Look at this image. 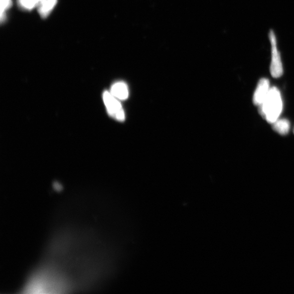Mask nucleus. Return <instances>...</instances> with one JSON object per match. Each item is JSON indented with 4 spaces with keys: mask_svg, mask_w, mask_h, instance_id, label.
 I'll use <instances>...</instances> for the list:
<instances>
[{
    "mask_svg": "<svg viewBox=\"0 0 294 294\" xmlns=\"http://www.w3.org/2000/svg\"><path fill=\"white\" fill-rule=\"evenodd\" d=\"M274 130L281 135H286L289 133L291 124L286 119H278L273 123Z\"/></svg>",
    "mask_w": 294,
    "mask_h": 294,
    "instance_id": "nucleus-7",
    "label": "nucleus"
},
{
    "mask_svg": "<svg viewBox=\"0 0 294 294\" xmlns=\"http://www.w3.org/2000/svg\"><path fill=\"white\" fill-rule=\"evenodd\" d=\"M269 38L272 45V61L271 65H270V73L273 78H279L283 75L284 68L280 52L278 49L277 40H276L275 33L273 31L269 33Z\"/></svg>",
    "mask_w": 294,
    "mask_h": 294,
    "instance_id": "nucleus-2",
    "label": "nucleus"
},
{
    "mask_svg": "<svg viewBox=\"0 0 294 294\" xmlns=\"http://www.w3.org/2000/svg\"><path fill=\"white\" fill-rule=\"evenodd\" d=\"M57 0H43L38 6V13L43 19L46 18L55 7Z\"/></svg>",
    "mask_w": 294,
    "mask_h": 294,
    "instance_id": "nucleus-6",
    "label": "nucleus"
},
{
    "mask_svg": "<svg viewBox=\"0 0 294 294\" xmlns=\"http://www.w3.org/2000/svg\"><path fill=\"white\" fill-rule=\"evenodd\" d=\"M43 0H17L19 6L23 9L31 10L42 3Z\"/></svg>",
    "mask_w": 294,
    "mask_h": 294,
    "instance_id": "nucleus-8",
    "label": "nucleus"
},
{
    "mask_svg": "<svg viewBox=\"0 0 294 294\" xmlns=\"http://www.w3.org/2000/svg\"><path fill=\"white\" fill-rule=\"evenodd\" d=\"M12 5L11 0H1V22L3 23L5 20V11L10 8Z\"/></svg>",
    "mask_w": 294,
    "mask_h": 294,
    "instance_id": "nucleus-9",
    "label": "nucleus"
},
{
    "mask_svg": "<svg viewBox=\"0 0 294 294\" xmlns=\"http://www.w3.org/2000/svg\"><path fill=\"white\" fill-rule=\"evenodd\" d=\"M269 80L262 78L258 82L256 90L253 97V102L255 105L260 107L266 99L270 90Z\"/></svg>",
    "mask_w": 294,
    "mask_h": 294,
    "instance_id": "nucleus-4",
    "label": "nucleus"
},
{
    "mask_svg": "<svg viewBox=\"0 0 294 294\" xmlns=\"http://www.w3.org/2000/svg\"><path fill=\"white\" fill-rule=\"evenodd\" d=\"M259 108L261 116L269 123L273 124L279 119L283 110V102L277 87L270 88L266 99Z\"/></svg>",
    "mask_w": 294,
    "mask_h": 294,
    "instance_id": "nucleus-1",
    "label": "nucleus"
},
{
    "mask_svg": "<svg viewBox=\"0 0 294 294\" xmlns=\"http://www.w3.org/2000/svg\"><path fill=\"white\" fill-rule=\"evenodd\" d=\"M111 93L118 99L124 101L129 96L128 88L123 82H117L111 87Z\"/></svg>",
    "mask_w": 294,
    "mask_h": 294,
    "instance_id": "nucleus-5",
    "label": "nucleus"
},
{
    "mask_svg": "<svg viewBox=\"0 0 294 294\" xmlns=\"http://www.w3.org/2000/svg\"><path fill=\"white\" fill-rule=\"evenodd\" d=\"M103 100L109 114L117 121H124L125 113L118 99L108 91L103 94Z\"/></svg>",
    "mask_w": 294,
    "mask_h": 294,
    "instance_id": "nucleus-3",
    "label": "nucleus"
},
{
    "mask_svg": "<svg viewBox=\"0 0 294 294\" xmlns=\"http://www.w3.org/2000/svg\"></svg>",
    "mask_w": 294,
    "mask_h": 294,
    "instance_id": "nucleus-10",
    "label": "nucleus"
}]
</instances>
